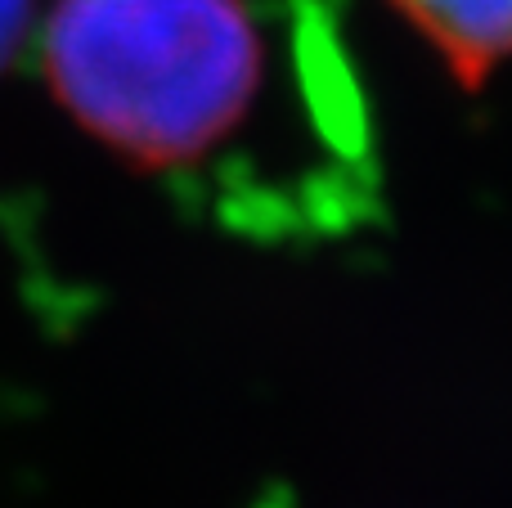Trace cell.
<instances>
[{"label": "cell", "instance_id": "cell-1", "mask_svg": "<svg viewBox=\"0 0 512 508\" xmlns=\"http://www.w3.org/2000/svg\"><path fill=\"white\" fill-rule=\"evenodd\" d=\"M41 68L108 153L149 176H198L256 122L274 50L252 0H54Z\"/></svg>", "mask_w": 512, "mask_h": 508}, {"label": "cell", "instance_id": "cell-2", "mask_svg": "<svg viewBox=\"0 0 512 508\" xmlns=\"http://www.w3.org/2000/svg\"><path fill=\"white\" fill-rule=\"evenodd\" d=\"M387 5L459 86L477 90L490 72L512 63V0H387Z\"/></svg>", "mask_w": 512, "mask_h": 508}, {"label": "cell", "instance_id": "cell-3", "mask_svg": "<svg viewBox=\"0 0 512 508\" xmlns=\"http://www.w3.org/2000/svg\"><path fill=\"white\" fill-rule=\"evenodd\" d=\"M32 32H36V0H0V72L23 54Z\"/></svg>", "mask_w": 512, "mask_h": 508}]
</instances>
